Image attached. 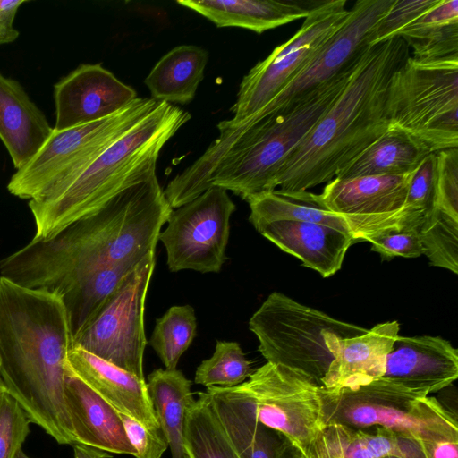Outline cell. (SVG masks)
Segmentation results:
<instances>
[{
  "instance_id": "cell-36",
  "label": "cell",
  "mask_w": 458,
  "mask_h": 458,
  "mask_svg": "<svg viewBox=\"0 0 458 458\" xmlns=\"http://www.w3.org/2000/svg\"><path fill=\"white\" fill-rule=\"evenodd\" d=\"M359 432L370 458H429V448L434 444L418 441L378 426L372 432L364 429Z\"/></svg>"
},
{
  "instance_id": "cell-38",
  "label": "cell",
  "mask_w": 458,
  "mask_h": 458,
  "mask_svg": "<svg viewBox=\"0 0 458 458\" xmlns=\"http://www.w3.org/2000/svg\"><path fill=\"white\" fill-rule=\"evenodd\" d=\"M438 2L439 0H394L372 29L369 46L398 37L402 30Z\"/></svg>"
},
{
  "instance_id": "cell-37",
  "label": "cell",
  "mask_w": 458,
  "mask_h": 458,
  "mask_svg": "<svg viewBox=\"0 0 458 458\" xmlns=\"http://www.w3.org/2000/svg\"><path fill=\"white\" fill-rule=\"evenodd\" d=\"M30 420L6 391L0 394V458H15L29 436Z\"/></svg>"
},
{
  "instance_id": "cell-17",
  "label": "cell",
  "mask_w": 458,
  "mask_h": 458,
  "mask_svg": "<svg viewBox=\"0 0 458 458\" xmlns=\"http://www.w3.org/2000/svg\"><path fill=\"white\" fill-rule=\"evenodd\" d=\"M383 377L428 394L437 392L457 379L458 351L440 336H398Z\"/></svg>"
},
{
  "instance_id": "cell-31",
  "label": "cell",
  "mask_w": 458,
  "mask_h": 458,
  "mask_svg": "<svg viewBox=\"0 0 458 458\" xmlns=\"http://www.w3.org/2000/svg\"><path fill=\"white\" fill-rule=\"evenodd\" d=\"M188 409L184 421L185 458H240L229 441L206 392Z\"/></svg>"
},
{
  "instance_id": "cell-48",
  "label": "cell",
  "mask_w": 458,
  "mask_h": 458,
  "mask_svg": "<svg viewBox=\"0 0 458 458\" xmlns=\"http://www.w3.org/2000/svg\"><path fill=\"white\" fill-rule=\"evenodd\" d=\"M15 458H30V456H28V455H27V454L22 451V449H21V450L17 453V454H16Z\"/></svg>"
},
{
  "instance_id": "cell-20",
  "label": "cell",
  "mask_w": 458,
  "mask_h": 458,
  "mask_svg": "<svg viewBox=\"0 0 458 458\" xmlns=\"http://www.w3.org/2000/svg\"><path fill=\"white\" fill-rule=\"evenodd\" d=\"M66 373L65 403L75 445L134 456L118 411L78 377Z\"/></svg>"
},
{
  "instance_id": "cell-35",
  "label": "cell",
  "mask_w": 458,
  "mask_h": 458,
  "mask_svg": "<svg viewBox=\"0 0 458 458\" xmlns=\"http://www.w3.org/2000/svg\"><path fill=\"white\" fill-rule=\"evenodd\" d=\"M436 178L437 152H431L411 172L404 205L393 226L420 228L425 216L435 207Z\"/></svg>"
},
{
  "instance_id": "cell-19",
  "label": "cell",
  "mask_w": 458,
  "mask_h": 458,
  "mask_svg": "<svg viewBox=\"0 0 458 458\" xmlns=\"http://www.w3.org/2000/svg\"><path fill=\"white\" fill-rule=\"evenodd\" d=\"M399 330L397 321H387L362 335L339 340L322 387L353 390L382 377L386 356L399 336Z\"/></svg>"
},
{
  "instance_id": "cell-24",
  "label": "cell",
  "mask_w": 458,
  "mask_h": 458,
  "mask_svg": "<svg viewBox=\"0 0 458 458\" xmlns=\"http://www.w3.org/2000/svg\"><path fill=\"white\" fill-rule=\"evenodd\" d=\"M206 393L240 458L276 457L284 437L259 423L237 391L211 386Z\"/></svg>"
},
{
  "instance_id": "cell-23",
  "label": "cell",
  "mask_w": 458,
  "mask_h": 458,
  "mask_svg": "<svg viewBox=\"0 0 458 458\" xmlns=\"http://www.w3.org/2000/svg\"><path fill=\"white\" fill-rule=\"evenodd\" d=\"M176 3L219 28L239 27L257 33L306 18L316 5L277 0H178Z\"/></svg>"
},
{
  "instance_id": "cell-42",
  "label": "cell",
  "mask_w": 458,
  "mask_h": 458,
  "mask_svg": "<svg viewBox=\"0 0 458 458\" xmlns=\"http://www.w3.org/2000/svg\"><path fill=\"white\" fill-rule=\"evenodd\" d=\"M323 434L337 449L342 458H370L359 434L354 429L341 424H326Z\"/></svg>"
},
{
  "instance_id": "cell-11",
  "label": "cell",
  "mask_w": 458,
  "mask_h": 458,
  "mask_svg": "<svg viewBox=\"0 0 458 458\" xmlns=\"http://www.w3.org/2000/svg\"><path fill=\"white\" fill-rule=\"evenodd\" d=\"M149 252L108 296L73 345L144 379L145 300L155 267Z\"/></svg>"
},
{
  "instance_id": "cell-15",
  "label": "cell",
  "mask_w": 458,
  "mask_h": 458,
  "mask_svg": "<svg viewBox=\"0 0 458 458\" xmlns=\"http://www.w3.org/2000/svg\"><path fill=\"white\" fill-rule=\"evenodd\" d=\"M411 173L334 178L320 195L326 207L346 222L355 242L393 226L403 208Z\"/></svg>"
},
{
  "instance_id": "cell-14",
  "label": "cell",
  "mask_w": 458,
  "mask_h": 458,
  "mask_svg": "<svg viewBox=\"0 0 458 458\" xmlns=\"http://www.w3.org/2000/svg\"><path fill=\"white\" fill-rule=\"evenodd\" d=\"M394 0H359L340 29L264 107L241 122L276 116L329 81L369 46L370 32Z\"/></svg>"
},
{
  "instance_id": "cell-28",
  "label": "cell",
  "mask_w": 458,
  "mask_h": 458,
  "mask_svg": "<svg viewBox=\"0 0 458 458\" xmlns=\"http://www.w3.org/2000/svg\"><path fill=\"white\" fill-rule=\"evenodd\" d=\"M246 201L250 208L249 220L254 227L275 221H297L322 224L351 233L344 219L331 212L319 194L274 190Z\"/></svg>"
},
{
  "instance_id": "cell-40",
  "label": "cell",
  "mask_w": 458,
  "mask_h": 458,
  "mask_svg": "<svg viewBox=\"0 0 458 458\" xmlns=\"http://www.w3.org/2000/svg\"><path fill=\"white\" fill-rule=\"evenodd\" d=\"M434 208L458 218V148L437 152Z\"/></svg>"
},
{
  "instance_id": "cell-34",
  "label": "cell",
  "mask_w": 458,
  "mask_h": 458,
  "mask_svg": "<svg viewBox=\"0 0 458 458\" xmlns=\"http://www.w3.org/2000/svg\"><path fill=\"white\" fill-rule=\"evenodd\" d=\"M251 373L250 361L237 342L217 341L213 355L198 367L194 382L207 388H228L243 383Z\"/></svg>"
},
{
  "instance_id": "cell-18",
  "label": "cell",
  "mask_w": 458,
  "mask_h": 458,
  "mask_svg": "<svg viewBox=\"0 0 458 458\" xmlns=\"http://www.w3.org/2000/svg\"><path fill=\"white\" fill-rule=\"evenodd\" d=\"M66 369L119 412L149 429H160L145 380L75 345L69 352Z\"/></svg>"
},
{
  "instance_id": "cell-7",
  "label": "cell",
  "mask_w": 458,
  "mask_h": 458,
  "mask_svg": "<svg viewBox=\"0 0 458 458\" xmlns=\"http://www.w3.org/2000/svg\"><path fill=\"white\" fill-rule=\"evenodd\" d=\"M326 424L354 429L378 426L418 441H458L455 416L422 390L386 377L356 389L321 387Z\"/></svg>"
},
{
  "instance_id": "cell-1",
  "label": "cell",
  "mask_w": 458,
  "mask_h": 458,
  "mask_svg": "<svg viewBox=\"0 0 458 458\" xmlns=\"http://www.w3.org/2000/svg\"><path fill=\"white\" fill-rule=\"evenodd\" d=\"M172 211L154 174L55 236L30 240L1 259L0 276L60 294L99 267L144 259L156 250Z\"/></svg>"
},
{
  "instance_id": "cell-39",
  "label": "cell",
  "mask_w": 458,
  "mask_h": 458,
  "mask_svg": "<svg viewBox=\"0 0 458 458\" xmlns=\"http://www.w3.org/2000/svg\"><path fill=\"white\" fill-rule=\"evenodd\" d=\"M420 228L390 226L384 228L363 241L371 243V250L379 253L384 260L394 257L417 258L423 255Z\"/></svg>"
},
{
  "instance_id": "cell-43",
  "label": "cell",
  "mask_w": 458,
  "mask_h": 458,
  "mask_svg": "<svg viewBox=\"0 0 458 458\" xmlns=\"http://www.w3.org/2000/svg\"><path fill=\"white\" fill-rule=\"evenodd\" d=\"M26 0H0V45L12 43L20 35L13 22L19 7Z\"/></svg>"
},
{
  "instance_id": "cell-22",
  "label": "cell",
  "mask_w": 458,
  "mask_h": 458,
  "mask_svg": "<svg viewBox=\"0 0 458 458\" xmlns=\"http://www.w3.org/2000/svg\"><path fill=\"white\" fill-rule=\"evenodd\" d=\"M52 131L23 87L0 72V140L16 170L35 156Z\"/></svg>"
},
{
  "instance_id": "cell-49",
  "label": "cell",
  "mask_w": 458,
  "mask_h": 458,
  "mask_svg": "<svg viewBox=\"0 0 458 458\" xmlns=\"http://www.w3.org/2000/svg\"><path fill=\"white\" fill-rule=\"evenodd\" d=\"M3 391H5V389H4V383H3V381H2L1 376H0V394H1Z\"/></svg>"
},
{
  "instance_id": "cell-51",
  "label": "cell",
  "mask_w": 458,
  "mask_h": 458,
  "mask_svg": "<svg viewBox=\"0 0 458 458\" xmlns=\"http://www.w3.org/2000/svg\"><path fill=\"white\" fill-rule=\"evenodd\" d=\"M383 458H397V457H394V456H386V457H383Z\"/></svg>"
},
{
  "instance_id": "cell-50",
  "label": "cell",
  "mask_w": 458,
  "mask_h": 458,
  "mask_svg": "<svg viewBox=\"0 0 458 458\" xmlns=\"http://www.w3.org/2000/svg\"><path fill=\"white\" fill-rule=\"evenodd\" d=\"M304 455L305 458H314L310 453H306Z\"/></svg>"
},
{
  "instance_id": "cell-8",
  "label": "cell",
  "mask_w": 458,
  "mask_h": 458,
  "mask_svg": "<svg viewBox=\"0 0 458 458\" xmlns=\"http://www.w3.org/2000/svg\"><path fill=\"white\" fill-rule=\"evenodd\" d=\"M386 115L388 128L431 152L458 148V55L429 62L409 56L389 80Z\"/></svg>"
},
{
  "instance_id": "cell-33",
  "label": "cell",
  "mask_w": 458,
  "mask_h": 458,
  "mask_svg": "<svg viewBox=\"0 0 458 458\" xmlns=\"http://www.w3.org/2000/svg\"><path fill=\"white\" fill-rule=\"evenodd\" d=\"M423 255L431 266L458 273V218L434 208L420 226Z\"/></svg>"
},
{
  "instance_id": "cell-6",
  "label": "cell",
  "mask_w": 458,
  "mask_h": 458,
  "mask_svg": "<svg viewBox=\"0 0 458 458\" xmlns=\"http://www.w3.org/2000/svg\"><path fill=\"white\" fill-rule=\"evenodd\" d=\"M267 362L287 368L322 387L339 340L368 329L332 318L279 292L268 295L249 321Z\"/></svg>"
},
{
  "instance_id": "cell-13",
  "label": "cell",
  "mask_w": 458,
  "mask_h": 458,
  "mask_svg": "<svg viewBox=\"0 0 458 458\" xmlns=\"http://www.w3.org/2000/svg\"><path fill=\"white\" fill-rule=\"evenodd\" d=\"M235 210L227 191L211 187L172 211L160 240L170 271L217 273L226 259L230 217Z\"/></svg>"
},
{
  "instance_id": "cell-26",
  "label": "cell",
  "mask_w": 458,
  "mask_h": 458,
  "mask_svg": "<svg viewBox=\"0 0 458 458\" xmlns=\"http://www.w3.org/2000/svg\"><path fill=\"white\" fill-rule=\"evenodd\" d=\"M429 153L426 146L406 132L388 128L335 178L410 174Z\"/></svg>"
},
{
  "instance_id": "cell-32",
  "label": "cell",
  "mask_w": 458,
  "mask_h": 458,
  "mask_svg": "<svg viewBox=\"0 0 458 458\" xmlns=\"http://www.w3.org/2000/svg\"><path fill=\"white\" fill-rule=\"evenodd\" d=\"M197 320L190 305L173 306L159 318L149 340L165 369H175L196 336Z\"/></svg>"
},
{
  "instance_id": "cell-2",
  "label": "cell",
  "mask_w": 458,
  "mask_h": 458,
  "mask_svg": "<svg viewBox=\"0 0 458 458\" xmlns=\"http://www.w3.org/2000/svg\"><path fill=\"white\" fill-rule=\"evenodd\" d=\"M73 337L61 296L0 276V376L5 391L60 445H75L65 403Z\"/></svg>"
},
{
  "instance_id": "cell-10",
  "label": "cell",
  "mask_w": 458,
  "mask_h": 458,
  "mask_svg": "<svg viewBox=\"0 0 458 458\" xmlns=\"http://www.w3.org/2000/svg\"><path fill=\"white\" fill-rule=\"evenodd\" d=\"M248 378L233 388L255 419L305 454L326 426L321 387L302 375L269 362Z\"/></svg>"
},
{
  "instance_id": "cell-41",
  "label": "cell",
  "mask_w": 458,
  "mask_h": 458,
  "mask_svg": "<svg viewBox=\"0 0 458 458\" xmlns=\"http://www.w3.org/2000/svg\"><path fill=\"white\" fill-rule=\"evenodd\" d=\"M130 443L135 450L136 458H161L168 448L161 429L153 430L118 411Z\"/></svg>"
},
{
  "instance_id": "cell-45",
  "label": "cell",
  "mask_w": 458,
  "mask_h": 458,
  "mask_svg": "<svg viewBox=\"0 0 458 458\" xmlns=\"http://www.w3.org/2000/svg\"><path fill=\"white\" fill-rule=\"evenodd\" d=\"M429 458H458V441L442 440L432 444Z\"/></svg>"
},
{
  "instance_id": "cell-44",
  "label": "cell",
  "mask_w": 458,
  "mask_h": 458,
  "mask_svg": "<svg viewBox=\"0 0 458 458\" xmlns=\"http://www.w3.org/2000/svg\"><path fill=\"white\" fill-rule=\"evenodd\" d=\"M306 453H310L314 458H342L337 449L326 438L323 431Z\"/></svg>"
},
{
  "instance_id": "cell-46",
  "label": "cell",
  "mask_w": 458,
  "mask_h": 458,
  "mask_svg": "<svg viewBox=\"0 0 458 458\" xmlns=\"http://www.w3.org/2000/svg\"><path fill=\"white\" fill-rule=\"evenodd\" d=\"M73 450L74 458H112V455L107 452L84 445H73Z\"/></svg>"
},
{
  "instance_id": "cell-9",
  "label": "cell",
  "mask_w": 458,
  "mask_h": 458,
  "mask_svg": "<svg viewBox=\"0 0 458 458\" xmlns=\"http://www.w3.org/2000/svg\"><path fill=\"white\" fill-rule=\"evenodd\" d=\"M157 103L151 98H137L101 120L64 130L53 128L35 156L12 175L8 191L31 200L64 188L109 145L145 118Z\"/></svg>"
},
{
  "instance_id": "cell-47",
  "label": "cell",
  "mask_w": 458,
  "mask_h": 458,
  "mask_svg": "<svg viewBox=\"0 0 458 458\" xmlns=\"http://www.w3.org/2000/svg\"><path fill=\"white\" fill-rule=\"evenodd\" d=\"M275 458H305V455L284 437Z\"/></svg>"
},
{
  "instance_id": "cell-4",
  "label": "cell",
  "mask_w": 458,
  "mask_h": 458,
  "mask_svg": "<svg viewBox=\"0 0 458 458\" xmlns=\"http://www.w3.org/2000/svg\"><path fill=\"white\" fill-rule=\"evenodd\" d=\"M410 56L401 37L368 46L344 89L279 167L275 186L306 191L332 181L389 127V80Z\"/></svg>"
},
{
  "instance_id": "cell-5",
  "label": "cell",
  "mask_w": 458,
  "mask_h": 458,
  "mask_svg": "<svg viewBox=\"0 0 458 458\" xmlns=\"http://www.w3.org/2000/svg\"><path fill=\"white\" fill-rule=\"evenodd\" d=\"M191 119L166 102L109 145L74 180L47 196L29 200L35 224L32 241L47 240L102 208L126 188L156 174L165 143Z\"/></svg>"
},
{
  "instance_id": "cell-29",
  "label": "cell",
  "mask_w": 458,
  "mask_h": 458,
  "mask_svg": "<svg viewBox=\"0 0 458 458\" xmlns=\"http://www.w3.org/2000/svg\"><path fill=\"white\" fill-rule=\"evenodd\" d=\"M414 60L458 55V0L439 2L400 32Z\"/></svg>"
},
{
  "instance_id": "cell-30",
  "label": "cell",
  "mask_w": 458,
  "mask_h": 458,
  "mask_svg": "<svg viewBox=\"0 0 458 458\" xmlns=\"http://www.w3.org/2000/svg\"><path fill=\"white\" fill-rule=\"evenodd\" d=\"M142 259H131L99 267L59 294L66 309L73 342L116 286Z\"/></svg>"
},
{
  "instance_id": "cell-25",
  "label": "cell",
  "mask_w": 458,
  "mask_h": 458,
  "mask_svg": "<svg viewBox=\"0 0 458 458\" xmlns=\"http://www.w3.org/2000/svg\"><path fill=\"white\" fill-rule=\"evenodd\" d=\"M208 53L194 45H180L164 55L144 82L157 102L189 104L196 95Z\"/></svg>"
},
{
  "instance_id": "cell-12",
  "label": "cell",
  "mask_w": 458,
  "mask_h": 458,
  "mask_svg": "<svg viewBox=\"0 0 458 458\" xmlns=\"http://www.w3.org/2000/svg\"><path fill=\"white\" fill-rule=\"evenodd\" d=\"M348 15L345 0L318 3L299 30L242 78L231 108V120L243 121L264 107L340 29Z\"/></svg>"
},
{
  "instance_id": "cell-3",
  "label": "cell",
  "mask_w": 458,
  "mask_h": 458,
  "mask_svg": "<svg viewBox=\"0 0 458 458\" xmlns=\"http://www.w3.org/2000/svg\"><path fill=\"white\" fill-rule=\"evenodd\" d=\"M362 52L329 81L276 116L219 122L218 138L165 189L171 208H180L214 186L244 200L276 190L282 163L341 94Z\"/></svg>"
},
{
  "instance_id": "cell-27",
  "label": "cell",
  "mask_w": 458,
  "mask_h": 458,
  "mask_svg": "<svg viewBox=\"0 0 458 458\" xmlns=\"http://www.w3.org/2000/svg\"><path fill=\"white\" fill-rule=\"evenodd\" d=\"M146 384L172 458H185L183 447L185 416L195 401L191 390V380L176 369H157L148 375Z\"/></svg>"
},
{
  "instance_id": "cell-16",
  "label": "cell",
  "mask_w": 458,
  "mask_h": 458,
  "mask_svg": "<svg viewBox=\"0 0 458 458\" xmlns=\"http://www.w3.org/2000/svg\"><path fill=\"white\" fill-rule=\"evenodd\" d=\"M137 98L133 88L100 64H81L54 86V129H68L108 117Z\"/></svg>"
},
{
  "instance_id": "cell-21",
  "label": "cell",
  "mask_w": 458,
  "mask_h": 458,
  "mask_svg": "<svg viewBox=\"0 0 458 458\" xmlns=\"http://www.w3.org/2000/svg\"><path fill=\"white\" fill-rule=\"evenodd\" d=\"M255 229L323 277L341 268L348 248L355 242L351 233L318 223L275 221Z\"/></svg>"
}]
</instances>
